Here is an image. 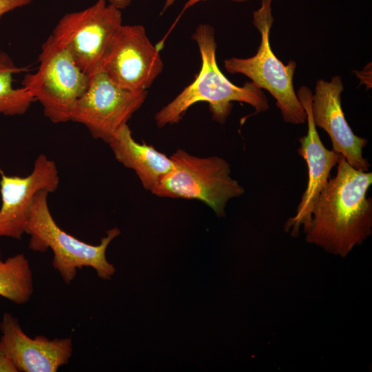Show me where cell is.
Returning a JSON list of instances; mask_svg holds the SVG:
<instances>
[{"label": "cell", "mask_w": 372, "mask_h": 372, "mask_svg": "<svg viewBox=\"0 0 372 372\" xmlns=\"http://www.w3.org/2000/svg\"><path fill=\"white\" fill-rule=\"evenodd\" d=\"M337 174L329 178L304 231L306 241L345 257L372 234V198L366 196L372 172L353 167L340 156Z\"/></svg>", "instance_id": "1"}, {"label": "cell", "mask_w": 372, "mask_h": 372, "mask_svg": "<svg viewBox=\"0 0 372 372\" xmlns=\"http://www.w3.org/2000/svg\"><path fill=\"white\" fill-rule=\"evenodd\" d=\"M192 38L199 48L200 70L190 85L155 114L158 127L178 123L189 107L198 102L209 103L213 119L220 124H224L231 114L234 101L250 105L255 114L269 110L268 99L261 89L252 82L237 86L221 72L216 63L217 45L211 25H198Z\"/></svg>", "instance_id": "2"}, {"label": "cell", "mask_w": 372, "mask_h": 372, "mask_svg": "<svg viewBox=\"0 0 372 372\" xmlns=\"http://www.w3.org/2000/svg\"><path fill=\"white\" fill-rule=\"evenodd\" d=\"M49 194L41 190L34 198L25 229L30 236L29 248L39 252L50 249L54 254L52 266L67 284L76 277L77 269L83 267H92L99 277L110 280L115 268L107 262L105 252L111 241L121 234L120 229L114 227L107 231L98 245L79 240L54 221L48 206Z\"/></svg>", "instance_id": "3"}, {"label": "cell", "mask_w": 372, "mask_h": 372, "mask_svg": "<svg viewBox=\"0 0 372 372\" xmlns=\"http://www.w3.org/2000/svg\"><path fill=\"white\" fill-rule=\"evenodd\" d=\"M272 1L261 0L260 8L253 12V25L260 34V43L256 54L249 58L226 59L224 66L228 72L243 74L256 87L268 91L276 99L285 122L303 124L307 120L306 112L293 87L297 63L291 60L285 65L270 45V30L274 21Z\"/></svg>", "instance_id": "4"}, {"label": "cell", "mask_w": 372, "mask_h": 372, "mask_svg": "<svg viewBox=\"0 0 372 372\" xmlns=\"http://www.w3.org/2000/svg\"><path fill=\"white\" fill-rule=\"evenodd\" d=\"M170 158L172 169L152 192L158 197L198 200L217 216L223 217L229 200L245 193L243 187L231 176L229 163L222 157H198L178 149Z\"/></svg>", "instance_id": "5"}, {"label": "cell", "mask_w": 372, "mask_h": 372, "mask_svg": "<svg viewBox=\"0 0 372 372\" xmlns=\"http://www.w3.org/2000/svg\"><path fill=\"white\" fill-rule=\"evenodd\" d=\"M38 60L37 70L24 76L22 86L39 102L50 121H70L73 108L87 90L90 77L52 34L42 44Z\"/></svg>", "instance_id": "6"}, {"label": "cell", "mask_w": 372, "mask_h": 372, "mask_svg": "<svg viewBox=\"0 0 372 372\" xmlns=\"http://www.w3.org/2000/svg\"><path fill=\"white\" fill-rule=\"evenodd\" d=\"M122 25L120 9L106 0H96L83 10L63 15L52 35L91 77L99 72L103 59Z\"/></svg>", "instance_id": "7"}, {"label": "cell", "mask_w": 372, "mask_h": 372, "mask_svg": "<svg viewBox=\"0 0 372 372\" xmlns=\"http://www.w3.org/2000/svg\"><path fill=\"white\" fill-rule=\"evenodd\" d=\"M147 90L121 87L101 71L90 77L88 87L76 101L70 121L85 126L93 138L108 143L143 104Z\"/></svg>", "instance_id": "8"}, {"label": "cell", "mask_w": 372, "mask_h": 372, "mask_svg": "<svg viewBox=\"0 0 372 372\" xmlns=\"http://www.w3.org/2000/svg\"><path fill=\"white\" fill-rule=\"evenodd\" d=\"M163 69L159 49L149 41L142 25H122L101 64L118 86L147 90Z\"/></svg>", "instance_id": "9"}, {"label": "cell", "mask_w": 372, "mask_h": 372, "mask_svg": "<svg viewBox=\"0 0 372 372\" xmlns=\"http://www.w3.org/2000/svg\"><path fill=\"white\" fill-rule=\"evenodd\" d=\"M0 176V238L21 239L37 193L41 190L52 193L59 187L57 167L52 160L41 154L28 176H7L1 169Z\"/></svg>", "instance_id": "10"}, {"label": "cell", "mask_w": 372, "mask_h": 372, "mask_svg": "<svg viewBox=\"0 0 372 372\" xmlns=\"http://www.w3.org/2000/svg\"><path fill=\"white\" fill-rule=\"evenodd\" d=\"M296 95L307 115V133L299 138L300 146L298 152L306 161L308 181L296 214L290 217L285 224V231L290 232L293 236H299L301 227L304 231L308 227L313 206L340 156L332 149H327L320 138L311 114V90L302 85L296 91Z\"/></svg>", "instance_id": "11"}, {"label": "cell", "mask_w": 372, "mask_h": 372, "mask_svg": "<svg viewBox=\"0 0 372 372\" xmlns=\"http://www.w3.org/2000/svg\"><path fill=\"white\" fill-rule=\"evenodd\" d=\"M343 90L340 75L333 76L329 81L318 80L312 95L313 121L316 127L328 134L333 151L343 156L353 167L368 172L370 164L363 156L368 140L355 135L348 124L342 108Z\"/></svg>", "instance_id": "12"}, {"label": "cell", "mask_w": 372, "mask_h": 372, "mask_svg": "<svg viewBox=\"0 0 372 372\" xmlns=\"http://www.w3.org/2000/svg\"><path fill=\"white\" fill-rule=\"evenodd\" d=\"M0 329L1 345L18 371L55 372L67 364L72 356L70 338L49 340L37 335L31 338L10 313L3 315Z\"/></svg>", "instance_id": "13"}, {"label": "cell", "mask_w": 372, "mask_h": 372, "mask_svg": "<svg viewBox=\"0 0 372 372\" xmlns=\"http://www.w3.org/2000/svg\"><path fill=\"white\" fill-rule=\"evenodd\" d=\"M107 144L115 158L134 170L143 187L152 192L173 168L170 157L152 145L136 141L127 124L123 125Z\"/></svg>", "instance_id": "14"}, {"label": "cell", "mask_w": 372, "mask_h": 372, "mask_svg": "<svg viewBox=\"0 0 372 372\" xmlns=\"http://www.w3.org/2000/svg\"><path fill=\"white\" fill-rule=\"evenodd\" d=\"M33 291L32 272L26 256L17 254L3 260L0 254V296L23 304Z\"/></svg>", "instance_id": "15"}, {"label": "cell", "mask_w": 372, "mask_h": 372, "mask_svg": "<svg viewBox=\"0 0 372 372\" xmlns=\"http://www.w3.org/2000/svg\"><path fill=\"white\" fill-rule=\"evenodd\" d=\"M27 68L17 66L12 58L0 51V114L5 116L24 114L35 101L24 87H13V75L28 71Z\"/></svg>", "instance_id": "16"}, {"label": "cell", "mask_w": 372, "mask_h": 372, "mask_svg": "<svg viewBox=\"0 0 372 372\" xmlns=\"http://www.w3.org/2000/svg\"><path fill=\"white\" fill-rule=\"evenodd\" d=\"M32 0H0V19L5 14L29 5Z\"/></svg>", "instance_id": "17"}, {"label": "cell", "mask_w": 372, "mask_h": 372, "mask_svg": "<svg viewBox=\"0 0 372 372\" xmlns=\"http://www.w3.org/2000/svg\"><path fill=\"white\" fill-rule=\"evenodd\" d=\"M18 372L15 365L6 353L0 342V372Z\"/></svg>", "instance_id": "18"}, {"label": "cell", "mask_w": 372, "mask_h": 372, "mask_svg": "<svg viewBox=\"0 0 372 372\" xmlns=\"http://www.w3.org/2000/svg\"><path fill=\"white\" fill-rule=\"evenodd\" d=\"M207 1V0H189L184 6L183 7V10L182 11V13L186 10L187 9H188L189 8L192 7V6H194V4L200 2V1ZM230 1H234V2H237V3H242V2H246V1H248L249 0H230ZM175 0H166L165 1V5L163 6V10H162V12H164L167 8H169V6H171L174 3Z\"/></svg>", "instance_id": "19"}, {"label": "cell", "mask_w": 372, "mask_h": 372, "mask_svg": "<svg viewBox=\"0 0 372 372\" xmlns=\"http://www.w3.org/2000/svg\"><path fill=\"white\" fill-rule=\"evenodd\" d=\"M132 0H108V3L116 8L121 10L127 8L131 3Z\"/></svg>", "instance_id": "20"}]
</instances>
